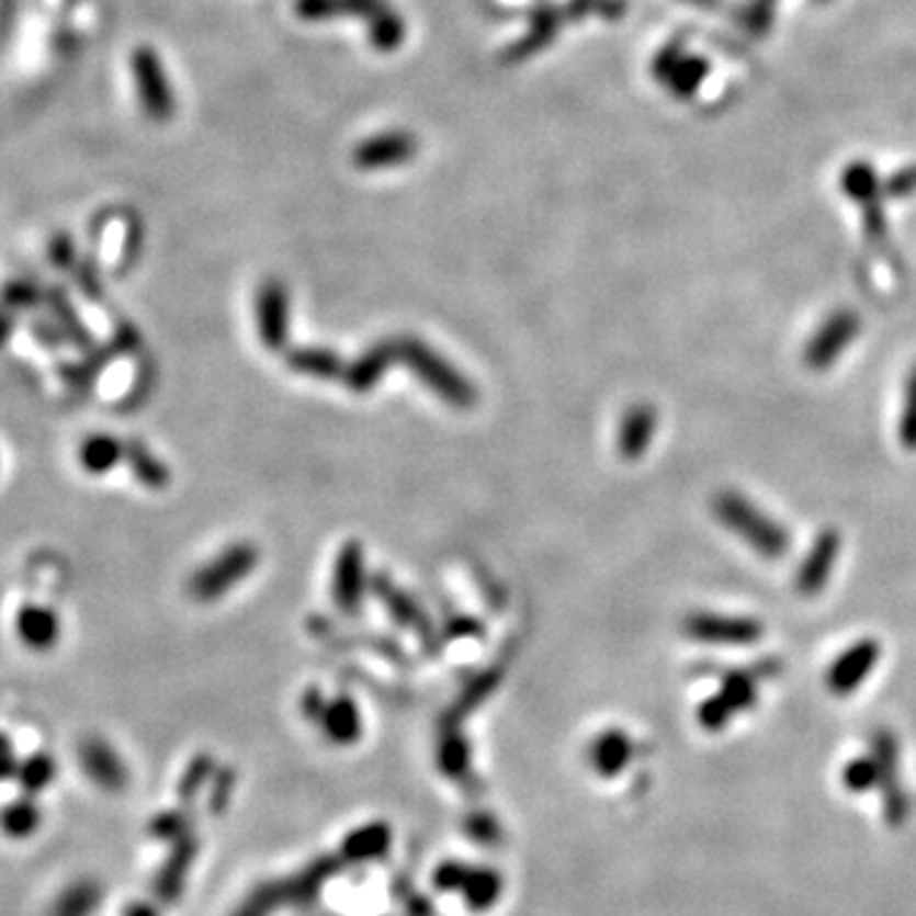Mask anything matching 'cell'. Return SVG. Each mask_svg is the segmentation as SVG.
<instances>
[{
    "label": "cell",
    "instance_id": "6da1fadb",
    "mask_svg": "<svg viewBox=\"0 0 916 916\" xmlns=\"http://www.w3.org/2000/svg\"><path fill=\"white\" fill-rule=\"evenodd\" d=\"M713 507L719 520L736 532L738 538H744L764 557H782L787 547H790V535H787L782 524L769 520L767 514L759 512L740 494L723 491L715 497Z\"/></svg>",
    "mask_w": 916,
    "mask_h": 916
},
{
    "label": "cell",
    "instance_id": "7a4b0ae2",
    "mask_svg": "<svg viewBox=\"0 0 916 916\" xmlns=\"http://www.w3.org/2000/svg\"><path fill=\"white\" fill-rule=\"evenodd\" d=\"M418 156V138L405 131L377 133L354 148V166L362 171H385L412 161Z\"/></svg>",
    "mask_w": 916,
    "mask_h": 916
},
{
    "label": "cell",
    "instance_id": "3957f363",
    "mask_svg": "<svg viewBox=\"0 0 916 916\" xmlns=\"http://www.w3.org/2000/svg\"><path fill=\"white\" fill-rule=\"evenodd\" d=\"M858 333V316L850 310H838L827 321L819 326V331L810 339L804 360L812 370H827L838 357L846 352V347L853 341Z\"/></svg>",
    "mask_w": 916,
    "mask_h": 916
},
{
    "label": "cell",
    "instance_id": "277c9868",
    "mask_svg": "<svg viewBox=\"0 0 916 916\" xmlns=\"http://www.w3.org/2000/svg\"><path fill=\"white\" fill-rule=\"evenodd\" d=\"M135 77H138L143 108L148 110V115L156 121H169L177 102H173L169 77H166L161 61L150 49H140L135 54Z\"/></svg>",
    "mask_w": 916,
    "mask_h": 916
},
{
    "label": "cell",
    "instance_id": "5b68a950",
    "mask_svg": "<svg viewBox=\"0 0 916 916\" xmlns=\"http://www.w3.org/2000/svg\"><path fill=\"white\" fill-rule=\"evenodd\" d=\"M252 563H255V550L247 545H237L229 550L227 555L217 557L210 568L199 573L191 588H194V593L199 596V599H204V601L217 599L219 593H225V588H229L235 580H240L242 576L250 573Z\"/></svg>",
    "mask_w": 916,
    "mask_h": 916
},
{
    "label": "cell",
    "instance_id": "8992f818",
    "mask_svg": "<svg viewBox=\"0 0 916 916\" xmlns=\"http://www.w3.org/2000/svg\"><path fill=\"white\" fill-rule=\"evenodd\" d=\"M685 632L692 640L715 644H751L761 636V624L751 619L715 617V613H696L685 621Z\"/></svg>",
    "mask_w": 916,
    "mask_h": 916
},
{
    "label": "cell",
    "instance_id": "52a82bcc",
    "mask_svg": "<svg viewBox=\"0 0 916 916\" xmlns=\"http://www.w3.org/2000/svg\"><path fill=\"white\" fill-rule=\"evenodd\" d=\"M879 655H881V647H879V642H873V640H863L843 652V655L838 657V663H835L830 667V672H827V685H830V690L838 692V696H846V692L858 688V685L866 680V675L871 672V667L879 663Z\"/></svg>",
    "mask_w": 916,
    "mask_h": 916
},
{
    "label": "cell",
    "instance_id": "ba28073f",
    "mask_svg": "<svg viewBox=\"0 0 916 916\" xmlns=\"http://www.w3.org/2000/svg\"><path fill=\"white\" fill-rule=\"evenodd\" d=\"M840 553V535L835 530H825L823 535L815 540L810 555L804 557L800 576H796V591L802 596H815L823 591V586L830 578L833 563L838 561Z\"/></svg>",
    "mask_w": 916,
    "mask_h": 916
},
{
    "label": "cell",
    "instance_id": "9c48e42d",
    "mask_svg": "<svg viewBox=\"0 0 916 916\" xmlns=\"http://www.w3.org/2000/svg\"><path fill=\"white\" fill-rule=\"evenodd\" d=\"M754 700V682L748 675H728L726 682H723L721 688V696L719 698H711L708 703L703 705V711H700V719L708 728H719L726 723V719L731 713L740 711V708L751 705Z\"/></svg>",
    "mask_w": 916,
    "mask_h": 916
},
{
    "label": "cell",
    "instance_id": "30bf717a",
    "mask_svg": "<svg viewBox=\"0 0 916 916\" xmlns=\"http://www.w3.org/2000/svg\"><path fill=\"white\" fill-rule=\"evenodd\" d=\"M657 416L649 405H636L626 412L619 430V451L624 459H640L655 436Z\"/></svg>",
    "mask_w": 916,
    "mask_h": 916
},
{
    "label": "cell",
    "instance_id": "8fae6325",
    "mask_svg": "<svg viewBox=\"0 0 916 916\" xmlns=\"http://www.w3.org/2000/svg\"><path fill=\"white\" fill-rule=\"evenodd\" d=\"M258 318L262 339H268V344H275L281 341L285 331V321H289V296H285L281 283H268L265 289L260 291L258 298Z\"/></svg>",
    "mask_w": 916,
    "mask_h": 916
},
{
    "label": "cell",
    "instance_id": "7c38bea8",
    "mask_svg": "<svg viewBox=\"0 0 916 916\" xmlns=\"http://www.w3.org/2000/svg\"><path fill=\"white\" fill-rule=\"evenodd\" d=\"M555 26H557V15L553 8H538L535 15H532V23L530 29L524 31L520 42H517L512 49L505 54L507 61H522L524 57H530V54H535L538 49H543V46L553 38L555 34Z\"/></svg>",
    "mask_w": 916,
    "mask_h": 916
},
{
    "label": "cell",
    "instance_id": "4fadbf2b",
    "mask_svg": "<svg viewBox=\"0 0 916 916\" xmlns=\"http://www.w3.org/2000/svg\"><path fill=\"white\" fill-rule=\"evenodd\" d=\"M366 31H370V44L377 52L400 49L405 34H408L405 21L400 19V13L393 11V5H387L385 11H380L374 19L366 21Z\"/></svg>",
    "mask_w": 916,
    "mask_h": 916
},
{
    "label": "cell",
    "instance_id": "5bb4252c",
    "mask_svg": "<svg viewBox=\"0 0 916 916\" xmlns=\"http://www.w3.org/2000/svg\"><path fill=\"white\" fill-rule=\"evenodd\" d=\"M360 553H357V547H347V553L341 555L337 576V599L341 607H352L360 599Z\"/></svg>",
    "mask_w": 916,
    "mask_h": 916
},
{
    "label": "cell",
    "instance_id": "9a60e30c",
    "mask_svg": "<svg viewBox=\"0 0 916 916\" xmlns=\"http://www.w3.org/2000/svg\"><path fill=\"white\" fill-rule=\"evenodd\" d=\"M0 823H3V830L11 835V838H26V835L38 825V815L34 807H29V804H15V807L3 812Z\"/></svg>",
    "mask_w": 916,
    "mask_h": 916
},
{
    "label": "cell",
    "instance_id": "2e32d148",
    "mask_svg": "<svg viewBox=\"0 0 916 916\" xmlns=\"http://www.w3.org/2000/svg\"><path fill=\"white\" fill-rule=\"evenodd\" d=\"M296 13H298V19H304L308 23L339 19L341 0H296Z\"/></svg>",
    "mask_w": 916,
    "mask_h": 916
},
{
    "label": "cell",
    "instance_id": "e0dca14e",
    "mask_svg": "<svg viewBox=\"0 0 916 916\" xmlns=\"http://www.w3.org/2000/svg\"><path fill=\"white\" fill-rule=\"evenodd\" d=\"M898 436H902V443L906 449H916V370L909 380V389H906V403L902 412V426H898Z\"/></svg>",
    "mask_w": 916,
    "mask_h": 916
},
{
    "label": "cell",
    "instance_id": "ac0fdd59",
    "mask_svg": "<svg viewBox=\"0 0 916 916\" xmlns=\"http://www.w3.org/2000/svg\"><path fill=\"white\" fill-rule=\"evenodd\" d=\"M92 904H94L92 891H87L84 886H77L59 898V904L54 906L52 916H84Z\"/></svg>",
    "mask_w": 916,
    "mask_h": 916
},
{
    "label": "cell",
    "instance_id": "d6986e66",
    "mask_svg": "<svg viewBox=\"0 0 916 916\" xmlns=\"http://www.w3.org/2000/svg\"><path fill=\"white\" fill-rule=\"evenodd\" d=\"M599 761L603 767H617L626 759V740L619 736V733H613V736H607L599 744Z\"/></svg>",
    "mask_w": 916,
    "mask_h": 916
}]
</instances>
